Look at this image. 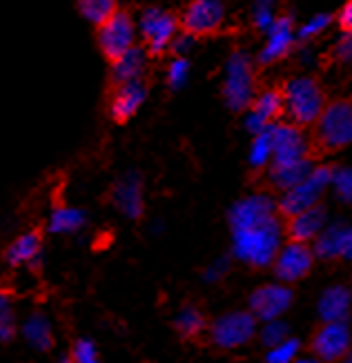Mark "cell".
I'll use <instances>...</instances> for the list:
<instances>
[{"label": "cell", "instance_id": "obj_1", "mask_svg": "<svg viewBox=\"0 0 352 363\" xmlns=\"http://www.w3.org/2000/svg\"><path fill=\"white\" fill-rule=\"evenodd\" d=\"M234 255L254 267L275 261L281 247V223L270 196L254 194L238 201L230 212Z\"/></svg>", "mask_w": 352, "mask_h": 363}, {"label": "cell", "instance_id": "obj_2", "mask_svg": "<svg viewBox=\"0 0 352 363\" xmlns=\"http://www.w3.org/2000/svg\"><path fill=\"white\" fill-rule=\"evenodd\" d=\"M352 143V101H334L314 121V147L337 152Z\"/></svg>", "mask_w": 352, "mask_h": 363}, {"label": "cell", "instance_id": "obj_3", "mask_svg": "<svg viewBox=\"0 0 352 363\" xmlns=\"http://www.w3.org/2000/svg\"><path fill=\"white\" fill-rule=\"evenodd\" d=\"M283 112L295 125H312L324 109V91L312 78H295L281 91Z\"/></svg>", "mask_w": 352, "mask_h": 363}, {"label": "cell", "instance_id": "obj_4", "mask_svg": "<svg viewBox=\"0 0 352 363\" xmlns=\"http://www.w3.org/2000/svg\"><path fill=\"white\" fill-rule=\"evenodd\" d=\"M330 179H332V169H328V167L312 169L301 183H297L290 189H285V194H283V199L279 203L281 214L290 218V216H295V214H299L303 210L312 208V205H317L319 196H321V192L330 183Z\"/></svg>", "mask_w": 352, "mask_h": 363}, {"label": "cell", "instance_id": "obj_5", "mask_svg": "<svg viewBox=\"0 0 352 363\" xmlns=\"http://www.w3.org/2000/svg\"><path fill=\"white\" fill-rule=\"evenodd\" d=\"M226 103L232 109H243L250 105L252 94H254V74H252V62L246 54H232V58L226 65Z\"/></svg>", "mask_w": 352, "mask_h": 363}, {"label": "cell", "instance_id": "obj_6", "mask_svg": "<svg viewBox=\"0 0 352 363\" xmlns=\"http://www.w3.org/2000/svg\"><path fill=\"white\" fill-rule=\"evenodd\" d=\"M136 27L125 11H114L105 23L99 25V45L107 58H119L123 52L134 47Z\"/></svg>", "mask_w": 352, "mask_h": 363}, {"label": "cell", "instance_id": "obj_7", "mask_svg": "<svg viewBox=\"0 0 352 363\" xmlns=\"http://www.w3.org/2000/svg\"><path fill=\"white\" fill-rule=\"evenodd\" d=\"M257 333V317L252 312H230L212 325V339L219 348H238Z\"/></svg>", "mask_w": 352, "mask_h": 363}, {"label": "cell", "instance_id": "obj_8", "mask_svg": "<svg viewBox=\"0 0 352 363\" xmlns=\"http://www.w3.org/2000/svg\"><path fill=\"white\" fill-rule=\"evenodd\" d=\"M138 27H141L143 38H145V43H148V50L152 54H163L172 45L179 23H176V18L170 11L152 7V9H145L141 13Z\"/></svg>", "mask_w": 352, "mask_h": 363}, {"label": "cell", "instance_id": "obj_9", "mask_svg": "<svg viewBox=\"0 0 352 363\" xmlns=\"http://www.w3.org/2000/svg\"><path fill=\"white\" fill-rule=\"evenodd\" d=\"M268 130L275 163H287L308 156V143L297 125H268Z\"/></svg>", "mask_w": 352, "mask_h": 363}, {"label": "cell", "instance_id": "obj_10", "mask_svg": "<svg viewBox=\"0 0 352 363\" xmlns=\"http://www.w3.org/2000/svg\"><path fill=\"white\" fill-rule=\"evenodd\" d=\"M310 267L312 250L301 241H290L287 245L279 247L275 257V272L281 281H299L310 272Z\"/></svg>", "mask_w": 352, "mask_h": 363}, {"label": "cell", "instance_id": "obj_11", "mask_svg": "<svg viewBox=\"0 0 352 363\" xmlns=\"http://www.w3.org/2000/svg\"><path fill=\"white\" fill-rule=\"evenodd\" d=\"M223 23L221 0H192L183 13V27L187 34H210Z\"/></svg>", "mask_w": 352, "mask_h": 363}, {"label": "cell", "instance_id": "obj_12", "mask_svg": "<svg viewBox=\"0 0 352 363\" xmlns=\"http://www.w3.org/2000/svg\"><path fill=\"white\" fill-rule=\"evenodd\" d=\"M290 303H292V292L285 286H263L250 296V310L261 321L279 319L290 308Z\"/></svg>", "mask_w": 352, "mask_h": 363}, {"label": "cell", "instance_id": "obj_13", "mask_svg": "<svg viewBox=\"0 0 352 363\" xmlns=\"http://www.w3.org/2000/svg\"><path fill=\"white\" fill-rule=\"evenodd\" d=\"M312 348L319 359L337 361L350 350V330L346 321H330L317 333Z\"/></svg>", "mask_w": 352, "mask_h": 363}, {"label": "cell", "instance_id": "obj_14", "mask_svg": "<svg viewBox=\"0 0 352 363\" xmlns=\"http://www.w3.org/2000/svg\"><path fill=\"white\" fill-rule=\"evenodd\" d=\"M111 201L127 218H138L143 214V183L136 172H127L116 181L111 189Z\"/></svg>", "mask_w": 352, "mask_h": 363}, {"label": "cell", "instance_id": "obj_15", "mask_svg": "<svg viewBox=\"0 0 352 363\" xmlns=\"http://www.w3.org/2000/svg\"><path fill=\"white\" fill-rule=\"evenodd\" d=\"M145 85L141 81H130V83H121L114 99H111V116L116 121H130L138 109L145 103Z\"/></svg>", "mask_w": 352, "mask_h": 363}, {"label": "cell", "instance_id": "obj_16", "mask_svg": "<svg viewBox=\"0 0 352 363\" xmlns=\"http://www.w3.org/2000/svg\"><path fill=\"white\" fill-rule=\"evenodd\" d=\"M326 223V212L324 208L319 205H312V208L303 210L295 216L287 218V234H290L292 241H301V243H308L312 241L314 236L324 230Z\"/></svg>", "mask_w": 352, "mask_h": 363}, {"label": "cell", "instance_id": "obj_17", "mask_svg": "<svg viewBox=\"0 0 352 363\" xmlns=\"http://www.w3.org/2000/svg\"><path fill=\"white\" fill-rule=\"evenodd\" d=\"M292 45V23L290 18H279L272 21V25L268 27V43L261 52V62H272L279 60L287 54Z\"/></svg>", "mask_w": 352, "mask_h": 363}, {"label": "cell", "instance_id": "obj_18", "mask_svg": "<svg viewBox=\"0 0 352 363\" xmlns=\"http://www.w3.org/2000/svg\"><path fill=\"white\" fill-rule=\"evenodd\" d=\"M352 303V294L343 286H334L328 288L321 298H319V317L324 319V323L330 321H346L348 312Z\"/></svg>", "mask_w": 352, "mask_h": 363}, {"label": "cell", "instance_id": "obj_19", "mask_svg": "<svg viewBox=\"0 0 352 363\" xmlns=\"http://www.w3.org/2000/svg\"><path fill=\"white\" fill-rule=\"evenodd\" d=\"M143 72H145V52L141 47H130L127 52H123L119 58L111 60V78L121 83L130 81H141Z\"/></svg>", "mask_w": 352, "mask_h": 363}, {"label": "cell", "instance_id": "obj_20", "mask_svg": "<svg viewBox=\"0 0 352 363\" xmlns=\"http://www.w3.org/2000/svg\"><path fill=\"white\" fill-rule=\"evenodd\" d=\"M312 169L314 167L310 165L308 156H303V159H297V161H287V163H275L270 169V181L277 189H283L285 192V189L301 183Z\"/></svg>", "mask_w": 352, "mask_h": 363}, {"label": "cell", "instance_id": "obj_21", "mask_svg": "<svg viewBox=\"0 0 352 363\" xmlns=\"http://www.w3.org/2000/svg\"><path fill=\"white\" fill-rule=\"evenodd\" d=\"M40 247H43V241H40V234L38 232H25L21 234L18 239H16L7 252H5V261L13 267L18 265H29V263H36L38 257H40Z\"/></svg>", "mask_w": 352, "mask_h": 363}, {"label": "cell", "instance_id": "obj_22", "mask_svg": "<svg viewBox=\"0 0 352 363\" xmlns=\"http://www.w3.org/2000/svg\"><path fill=\"white\" fill-rule=\"evenodd\" d=\"M346 234L348 230L343 225H330L321 230L314 236V255L321 259H334L343 255V245H346Z\"/></svg>", "mask_w": 352, "mask_h": 363}, {"label": "cell", "instance_id": "obj_23", "mask_svg": "<svg viewBox=\"0 0 352 363\" xmlns=\"http://www.w3.org/2000/svg\"><path fill=\"white\" fill-rule=\"evenodd\" d=\"M85 212L78 210V208H72V205H60L56 208L52 214H50V228L52 234H72L76 230H81L85 225Z\"/></svg>", "mask_w": 352, "mask_h": 363}, {"label": "cell", "instance_id": "obj_24", "mask_svg": "<svg viewBox=\"0 0 352 363\" xmlns=\"http://www.w3.org/2000/svg\"><path fill=\"white\" fill-rule=\"evenodd\" d=\"M23 335H25V339L34 345L36 350H50L52 348V343H54V339H52V325H50V321L45 319V314H31V317L25 321V325H23Z\"/></svg>", "mask_w": 352, "mask_h": 363}, {"label": "cell", "instance_id": "obj_25", "mask_svg": "<svg viewBox=\"0 0 352 363\" xmlns=\"http://www.w3.org/2000/svg\"><path fill=\"white\" fill-rule=\"evenodd\" d=\"M281 112H283V96L277 89H268L259 94V99L254 101V107H252V114L261 118L265 125H270Z\"/></svg>", "mask_w": 352, "mask_h": 363}, {"label": "cell", "instance_id": "obj_26", "mask_svg": "<svg viewBox=\"0 0 352 363\" xmlns=\"http://www.w3.org/2000/svg\"><path fill=\"white\" fill-rule=\"evenodd\" d=\"M78 9L85 21L101 25L116 11V0H78Z\"/></svg>", "mask_w": 352, "mask_h": 363}, {"label": "cell", "instance_id": "obj_27", "mask_svg": "<svg viewBox=\"0 0 352 363\" xmlns=\"http://www.w3.org/2000/svg\"><path fill=\"white\" fill-rule=\"evenodd\" d=\"M203 328H205V319L201 310H197L194 306H185L176 314V330H179L183 337H197Z\"/></svg>", "mask_w": 352, "mask_h": 363}, {"label": "cell", "instance_id": "obj_28", "mask_svg": "<svg viewBox=\"0 0 352 363\" xmlns=\"http://www.w3.org/2000/svg\"><path fill=\"white\" fill-rule=\"evenodd\" d=\"M272 159V140H270V130L265 128L263 132L254 134V143L250 150V163L254 167H263Z\"/></svg>", "mask_w": 352, "mask_h": 363}, {"label": "cell", "instance_id": "obj_29", "mask_svg": "<svg viewBox=\"0 0 352 363\" xmlns=\"http://www.w3.org/2000/svg\"><path fill=\"white\" fill-rule=\"evenodd\" d=\"M13 330H16V317H13L11 296L0 290V343H7L13 337Z\"/></svg>", "mask_w": 352, "mask_h": 363}, {"label": "cell", "instance_id": "obj_30", "mask_svg": "<svg viewBox=\"0 0 352 363\" xmlns=\"http://www.w3.org/2000/svg\"><path fill=\"white\" fill-rule=\"evenodd\" d=\"M299 341L297 339H283L281 343H277V345H272L270 348V352H268V363H292L295 359H297V354H299Z\"/></svg>", "mask_w": 352, "mask_h": 363}, {"label": "cell", "instance_id": "obj_31", "mask_svg": "<svg viewBox=\"0 0 352 363\" xmlns=\"http://www.w3.org/2000/svg\"><path fill=\"white\" fill-rule=\"evenodd\" d=\"M187 76H189V62L179 56V58H174L170 62V67H167V83L172 89H179L187 83Z\"/></svg>", "mask_w": 352, "mask_h": 363}, {"label": "cell", "instance_id": "obj_32", "mask_svg": "<svg viewBox=\"0 0 352 363\" xmlns=\"http://www.w3.org/2000/svg\"><path fill=\"white\" fill-rule=\"evenodd\" d=\"M283 339H287V325L279 319H272V321H265V328L261 330V341L268 348L272 345L281 343Z\"/></svg>", "mask_w": 352, "mask_h": 363}, {"label": "cell", "instance_id": "obj_33", "mask_svg": "<svg viewBox=\"0 0 352 363\" xmlns=\"http://www.w3.org/2000/svg\"><path fill=\"white\" fill-rule=\"evenodd\" d=\"M334 187H337V194L346 201L352 203V169H337L332 172V179Z\"/></svg>", "mask_w": 352, "mask_h": 363}, {"label": "cell", "instance_id": "obj_34", "mask_svg": "<svg viewBox=\"0 0 352 363\" xmlns=\"http://www.w3.org/2000/svg\"><path fill=\"white\" fill-rule=\"evenodd\" d=\"M74 363H99V354H96V345L92 341H78L74 348Z\"/></svg>", "mask_w": 352, "mask_h": 363}, {"label": "cell", "instance_id": "obj_35", "mask_svg": "<svg viewBox=\"0 0 352 363\" xmlns=\"http://www.w3.org/2000/svg\"><path fill=\"white\" fill-rule=\"evenodd\" d=\"M272 3L275 0H257V7H254V23L261 29H268L272 25Z\"/></svg>", "mask_w": 352, "mask_h": 363}, {"label": "cell", "instance_id": "obj_36", "mask_svg": "<svg viewBox=\"0 0 352 363\" xmlns=\"http://www.w3.org/2000/svg\"><path fill=\"white\" fill-rule=\"evenodd\" d=\"M328 23H330L328 16H317V18H312L306 27L301 29V36H303V38H310V36L319 34V31H321V29H326V27H328Z\"/></svg>", "mask_w": 352, "mask_h": 363}, {"label": "cell", "instance_id": "obj_37", "mask_svg": "<svg viewBox=\"0 0 352 363\" xmlns=\"http://www.w3.org/2000/svg\"><path fill=\"white\" fill-rule=\"evenodd\" d=\"M228 272V261L226 259H219L214 265H210L207 267V272H205V281H210V283H214V281H219L223 274Z\"/></svg>", "mask_w": 352, "mask_h": 363}, {"label": "cell", "instance_id": "obj_38", "mask_svg": "<svg viewBox=\"0 0 352 363\" xmlns=\"http://www.w3.org/2000/svg\"><path fill=\"white\" fill-rule=\"evenodd\" d=\"M192 43H194V40H192V34H183V36H174V40H172V50L176 52V54H179V56H183L185 52H189L192 50Z\"/></svg>", "mask_w": 352, "mask_h": 363}, {"label": "cell", "instance_id": "obj_39", "mask_svg": "<svg viewBox=\"0 0 352 363\" xmlns=\"http://www.w3.org/2000/svg\"><path fill=\"white\" fill-rule=\"evenodd\" d=\"M339 25L343 31H352V0H348V5L339 13Z\"/></svg>", "mask_w": 352, "mask_h": 363}, {"label": "cell", "instance_id": "obj_40", "mask_svg": "<svg viewBox=\"0 0 352 363\" xmlns=\"http://www.w3.org/2000/svg\"><path fill=\"white\" fill-rule=\"evenodd\" d=\"M334 54H337L339 60H352V36H348V38L337 47V52H334Z\"/></svg>", "mask_w": 352, "mask_h": 363}, {"label": "cell", "instance_id": "obj_41", "mask_svg": "<svg viewBox=\"0 0 352 363\" xmlns=\"http://www.w3.org/2000/svg\"><path fill=\"white\" fill-rule=\"evenodd\" d=\"M343 257L346 259H352V228L348 230L346 234V245H343Z\"/></svg>", "mask_w": 352, "mask_h": 363}, {"label": "cell", "instance_id": "obj_42", "mask_svg": "<svg viewBox=\"0 0 352 363\" xmlns=\"http://www.w3.org/2000/svg\"><path fill=\"white\" fill-rule=\"evenodd\" d=\"M292 363H317L314 359H295Z\"/></svg>", "mask_w": 352, "mask_h": 363}, {"label": "cell", "instance_id": "obj_43", "mask_svg": "<svg viewBox=\"0 0 352 363\" xmlns=\"http://www.w3.org/2000/svg\"><path fill=\"white\" fill-rule=\"evenodd\" d=\"M60 363H74V361H60Z\"/></svg>", "mask_w": 352, "mask_h": 363}, {"label": "cell", "instance_id": "obj_44", "mask_svg": "<svg viewBox=\"0 0 352 363\" xmlns=\"http://www.w3.org/2000/svg\"><path fill=\"white\" fill-rule=\"evenodd\" d=\"M350 363H352V352H350Z\"/></svg>", "mask_w": 352, "mask_h": 363}]
</instances>
